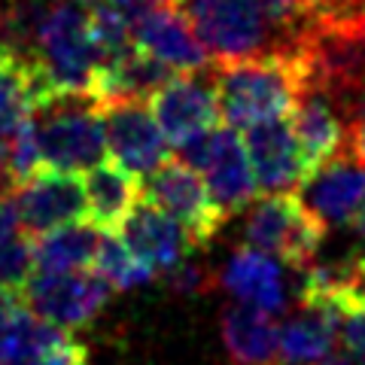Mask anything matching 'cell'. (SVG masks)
<instances>
[{
  "label": "cell",
  "instance_id": "cell-6",
  "mask_svg": "<svg viewBox=\"0 0 365 365\" xmlns=\"http://www.w3.org/2000/svg\"><path fill=\"white\" fill-rule=\"evenodd\" d=\"M177 158L204 177L210 198L225 213V220L253 207L259 186L253 168H250L244 140L235 128L220 125V128L182 143L177 150Z\"/></svg>",
  "mask_w": 365,
  "mask_h": 365
},
{
  "label": "cell",
  "instance_id": "cell-10",
  "mask_svg": "<svg viewBox=\"0 0 365 365\" xmlns=\"http://www.w3.org/2000/svg\"><path fill=\"white\" fill-rule=\"evenodd\" d=\"M107 131V153L113 162L125 168L131 177L146 180L165 162H170V143L158 131L153 113L143 101H119V104L101 107Z\"/></svg>",
  "mask_w": 365,
  "mask_h": 365
},
{
  "label": "cell",
  "instance_id": "cell-8",
  "mask_svg": "<svg viewBox=\"0 0 365 365\" xmlns=\"http://www.w3.org/2000/svg\"><path fill=\"white\" fill-rule=\"evenodd\" d=\"M140 195L143 201L155 204L158 210L174 216L189 232L195 247H207L225 222V213L210 198L204 177L189 165H182L180 158H170L155 174L146 177L140 182Z\"/></svg>",
  "mask_w": 365,
  "mask_h": 365
},
{
  "label": "cell",
  "instance_id": "cell-35",
  "mask_svg": "<svg viewBox=\"0 0 365 365\" xmlns=\"http://www.w3.org/2000/svg\"><path fill=\"white\" fill-rule=\"evenodd\" d=\"M319 365H365V353L350 350V347H335Z\"/></svg>",
  "mask_w": 365,
  "mask_h": 365
},
{
  "label": "cell",
  "instance_id": "cell-26",
  "mask_svg": "<svg viewBox=\"0 0 365 365\" xmlns=\"http://www.w3.org/2000/svg\"><path fill=\"white\" fill-rule=\"evenodd\" d=\"M34 271H37V256H34L31 235H19L0 244V295H21Z\"/></svg>",
  "mask_w": 365,
  "mask_h": 365
},
{
  "label": "cell",
  "instance_id": "cell-12",
  "mask_svg": "<svg viewBox=\"0 0 365 365\" xmlns=\"http://www.w3.org/2000/svg\"><path fill=\"white\" fill-rule=\"evenodd\" d=\"M131 28L137 49L153 55L174 73H204L210 67V55L177 0L131 19Z\"/></svg>",
  "mask_w": 365,
  "mask_h": 365
},
{
  "label": "cell",
  "instance_id": "cell-37",
  "mask_svg": "<svg viewBox=\"0 0 365 365\" xmlns=\"http://www.w3.org/2000/svg\"><path fill=\"white\" fill-rule=\"evenodd\" d=\"M353 228H356V235L365 241V198H362V204H359V210H356V216H353V222H350Z\"/></svg>",
  "mask_w": 365,
  "mask_h": 365
},
{
  "label": "cell",
  "instance_id": "cell-17",
  "mask_svg": "<svg viewBox=\"0 0 365 365\" xmlns=\"http://www.w3.org/2000/svg\"><path fill=\"white\" fill-rule=\"evenodd\" d=\"M341 319L332 304L299 302V311L280 323L277 365H319L335 350Z\"/></svg>",
  "mask_w": 365,
  "mask_h": 365
},
{
  "label": "cell",
  "instance_id": "cell-38",
  "mask_svg": "<svg viewBox=\"0 0 365 365\" xmlns=\"http://www.w3.org/2000/svg\"><path fill=\"white\" fill-rule=\"evenodd\" d=\"M177 4H182V0H177Z\"/></svg>",
  "mask_w": 365,
  "mask_h": 365
},
{
  "label": "cell",
  "instance_id": "cell-7",
  "mask_svg": "<svg viewBox=\"0 0 365 365\" xmlns=\"http://www.w3.org/2000/svg\"><path fill=\"white\" fill-rule=\"evenodd\" d=\"M110 283L98 271H34L28 280L21 302L31 314H37L46 323H52L61 332H73L95 319L113 299Z\"/></svg>",
  "mask_w": 365,
  "mask_h": 365
},
{
  "label": "cell",
  "instance_id": "cell-25",
  "mask_svg": "<svg viewBox=\"0 0 365 365\" xmlns=\"http://www.w3.org/2000/svg\"><path fill=\"white\" fill-rule=\"evenodd\" d=\"M91 25V40L101 55V67H107L113 61L125 58L128 52H134V28H131V16H125L122 9L113 4H101L98 9H91L88 16Z\"/></svg>",
  "mask_w": 365,
  "mask_h": 365
},
{
  "label": "cell",
  "instance_id": "cell-14",
  "mask_svg": "<svg viewBox=\"0 0 365 365\" xmlns=\"http://www.w3.org/2000/svg\"><path fill=\"white\" fill-rule=\"evenodd\" d=\"M122 244L131 250V256L146 265L153 274H168L174 271L180 262H186L192 256L189 232L182 228L174 216H168L165 210H158L150 201H137L134 210L125 216V222L119 225Z\"/></svg>",
  "mask_w": 365,
  "mask_h": 365
},
{
  "label": "cell",
  "instance_id": "cell-4",
  "mask_svg": "<svg viewBox=\"0 0 365 365\" xmlns=\"http://www.w3.org/2000/svg\"><path fill=\"white\" fill-rule=\"evenodd\" d=\"M31 122L37 131L43 168L61 174H88L107 162V131L91 95H49L34 101Z\"/></svg>",
  "mask_w": 365,
  "mask_h": 365
},
{
  "label": "cell",
  "instance_id": "cell-11",
  "mask_svg": "<svg viewBox=\"0 0 365 365\" xmlns=\"http://www.w3.org/2000/svg\"><path fill=\"white\" fill-rule=\"evenodd\" d=\"M13 201L19 207V220L25 235H49L55 228L86 222L88 204H86V182L79 174H61V170L43 168L37 177H31L25 186L13 192Z\"/></svg>",
  "mask_w": 365,
  "mask_h": 365
},
{
  "label": "cell",
  "instance_id": "cell-2",
  "mask_svg": "<svg viewBox=\"0 0 365 365\" xmlns=\"http://www.w3.org/2000/svg\"><path fill=\"white\" fill-rule=\"evenodd\" d=\"M220 113L228 128H253L262 122L289 119L304 91V73L295 55H265L213 67Z\"/></svg>",
  "mask_w": 365,
  "mask_h": 365
},
{
  "label": "cell",
  "instance_id": "cell-18",
  "mask_svg": "<svg viewBox=\"0 0 365 365\" xmlns=\"http://www.w3.org/2000/svg\"><path fill=\"white\" fill-rule=\"evenodd\" d=\"M289 125H292V134L302 146V155L311 174L317 168H323L326 162H332L338 153H344L347 122L323 91L304 88L289 116Z\"/></svg>",
  "mask_w": 365,
  "mask_h": 365
},
{
  "label": "cell",
  "instance_id": "cell-3",
  "mask_svg": "<svg viewBox=\"0 0 365 365\" xmlns=\"http://www.w3.org/2000/svg\"><path fill=\"white\" fill-rule=\"evenodd\" d=\"M88 16L83 6L49 4L37 37V67L31 71L34 101L49 95H91L101 55L91 40Z\"/></svg>",
  "mask_w": 365,
  "mask_h": 365
},
{
  "label": "cell",
  "instance_id": "cell-16",
  "mask_svg": "<svg viewBox=\"0 0 365 365\" xmlns=\"http://www.w3.org/2000/svg\"><path fill=\"white\" fill-rule=\"evenodd\" d=\"M220 287L237 299V304L256 307L265 314H280L289 304L287 280H283V265L277 259L259 253L253 247L235 250L220 274Z\"/></svg>",
  "mask_w": 365,
  "mask_h": 365
},
{
  "label": "cell",
  "instance_id": "cell-19",
  "mask_svg": "<svg viewBox=\"0 0 365 365\" xmlns=\"http://www.w3.org/2000/svg\"><path fill=\"white\" fill-rule=\"evenodd\" d=\"M174 76H180V73H174L162 61H155L153 55L134 49L125 55V58L101 67L95 76L91 98L98 101V107L119 104V101H146V98H153L158 88H165Z\"/></svg>",
  "mask_w": 365,
  "mask_h": 365
},
{
  "label": "cell",
  "instance_id": "cell-28",
  "mask_svg": "<svg viewBox=\"0 0 365 365\" xmlns=\"http://www.w3.org/2000/svg\"><path fill=\"white\" fill-rule=\"evenodd\" d=\"M86 362H88V350L83 344H76L73 338H67L58 347L28 353V356H16L4 365H86Z\"/></svg>",
  "mask_w": 365,
  "mask_h": 365
},
{
  "label": "cell",
  "instance_id": "cell-29",
  "mask_svg": "<svg viewBox=\"0 0 365 365\" xmlns=\"http://www.w3.org/2000/svg\"><path fill=\"white\" fill-rule=\"evenodd\" d=\"M21 307H25L21 295H0V365L13 356V329Z\"/></svg>",
  "mask_w": 365,
  "mask_h": 365
},
{
  "label": "cell",
  "instance_id": "cell-21",
  "mask_svg": "<svg viewBox=\"0 0 365 365\" xmlns=\"http://www.w3.org/2000/svg\"><path fill=\"white\" fill-rule=\"evenodd\" d=\"M137 201H140V180L119 168L113 158L86 174L88 222L98 225L101 232H119V225L134 210Z\"/></svg>",
  "mask_w": 365,
  "mask_h": 365
},
{
  "label": "cell",
  "instance_id": "cell-20",
  "mask_svg": "<svg viewBox=\"0 0 365 365\" xmlns=\"http://www.w3.org/2000/svg\"><path fill=\"white\" fill-rule=\"evenodd\" d=\"M222 344L235 365H277L280 323L265 311L228 304L220 319Z\"/></svg>",
  "mask_w": 365,
  "mask_h": 365
},
{
  "label": "cell",
  "instance_id": "cell-32",
  "mask_svg": "<svg viewBox=\"0 0 365 365\" xmlns=\"http://www.w3.org/2000/svg\"><path fill=\"white\" fill-rule=\"evenodd\" d=\"M19 235H25V228H21L16 201H13V195H0V244L13 241Z\"/></svg>",
  "mask_w": 365,
  "mask_h": 365
},
{
  "label": "cell",
  "instance_id": "cell-5",
  "mask_svg": "<svg viewBox=\"0 0 365 365\" xmlns=\"http://www.w3.org/2000/svg\"><path fill=\"white\" fill-rule=\"evenodd\" d=\"M326 241V225L302 204L295 192L253 201L244 220V247L277 259L280 265L311 268Z\"/></svg>",
  "mask_w": 365,
  "mask_h": 365
},
{
  "label": "cell",
  "instance_id": "cell-22",
  "mask_svg": "<svg viewBox=\"0 0 365 365\" xmlns=\"http://www.w3.org/2000/svg\"><path fill=\"white\" fill-rule=\"evenodd\" d=\"M101 228L91 222H73L55 228L49 235L34 237V256H37V271L61 274V271H88L95 268Z\"/></svg>",
  "mask_w": 365,
  "mask_h": 365
},
{
  "label": "cell",
  "instance_id": "cell-27",
  "mask_svg": "<svg viewBox=\"0 0 365 365\" xmlns=\"http://www.w3.org/2000/svg\"><path fill=\"white\" fill-rule=\"evenodd\" d=\"M165 283L174 295H204L220 283V277H213L207 265H201V262L186 259V262H180L174 271L165 274Z\"/></svg>",
  "mask_w": 365,
  "mask_h": 365
},
{
  "label": "cell",
  "instance_id": "cell-1",
  "mask_svg": "<svg viewBox=\"0 0 365 365\" xmlns=\"http://www.w3.org/2000/svg\"><path fill=\"white\" fill-rule=\"evenodd\" d=\"M180 6L216 64L299 55L314 25L299 0H182Z\"/></svg>",
  "mask_w": 365,
  "mask_h": 365
},
{
  "label": "cell",
  "instance_id": "cell-9",
  "mask_svg": "<svg viewBox=\"0 0 365 365\" xmlns=\"http://www.w3.org/2000/svg\"><path fill=\"white\" fill-rule=\"evenodd\" d=\"M150 101H153L150 113L158 125V131L165 134V140L174 150L222 125L220 98H216L210 71L180 73L165 88H158Z\"/></svg>",
  "mask_w": 365,
  "mask_h": 365
},
{
  "label": "cell",
  "instance_id": "cell-39",
  "mask_svg": "<svg viewBox=\"0 0 365 365\" xmlns=\"http://www.w3.org/2000/svg\"><path fill=\"white\" fill-rule=\"evenodd\" d=\"M0 4H4V0H0Z\"/></svg>",
  "mask_w": 365,
  "mask_h": 365
},
{
  "label": "cell",
  "instance_id": "cell-24",
  "mask_svg": "<svg viewBox=\"0 0 365 365\" xmlns=\"http://www.w3.org/2000/svg\"><path fill=\"white\" fill-rule=\"evenodd\" d=\"M101 277H104L113 289H122V292H131V289H140L146 287L155 274L140 265L131 250L122 244V237L116 232H104L101 235V247H98V259H95V268Z\"/></svg>",
  "mask_w": 365,
  "mask_h": 365
},
{
  "label": "cell",
  "instance_id": "cell-23",
  "mask_svg": "<svg viewBox=\"0 0 365 365\" xmlns=\"http://www.w3.org/2000/svg\"><path fill=\"white\" fill-rule=\"evenodd\" d=\"M34 88L31 71L0 55V137L13 140V134L31 119Z\"/></svg>",
  "mask_w": 365,
  "mask_h": 365
},
{
  "label": "cell",
  "instance_id": "cell-13",
  "mask_svg": "<svg viewBox=\"0 0 365 365\" xmlns=\"http://www.w3.org/2000/svg\"><path fill=\"white\" fill-rule=\"evenodd\" d=\"M244 150L253 168L256 186L268 195H280V192H295L302 182L311 177L307 162L302 155V146L292 134L289 119H274L262 122L244 131Z\"/></svg>",
  "mask_w": 365,
  "mask_h": 365
},
{
  "label": "cell",
  "instance_id": "cell-34",
  "mask_svg": "<svg viewBox=\"0 0 365 365\" xmlns=\"http://www.w3.org/2000/svg\"><path fill=\"white\" fill-rule=\"evenodd\" d=\"M116 9H122L125 16H143V13H150V9H158V6H165V4H174V0H110Z\"/></svg>",
  "mask_w": 365,
  "mask_h": 365
},
{
  "label": "cell",
  "instance_id": "cell-36",
  "mask_svg": "<svg viewBox=\"0 0 365 365\" xmlns=\"http://www.w3.org/2000/svg\"><path fill=\"white\" fill-rule=\"evenodd\" d=\"M46 4H71V6H83V9H98L101 4H104V0H46Z\"/></svg>",
  "mask_w": 365,
  "mask_h": 365
},
{
  "label": "cell",
  "instance_id": "cell-15",
  "mask_svg": "<svg viewBox=\"0 0 365 365\" xmlns=\"http://www.w3.org/2000/svg\"><path fill=\"white\" fill-rule=\"evenodd\" d=\"M299 198L326 228L350 225L365 198V165L347 150L302 182Z\"/></svg>",
  "mask_w": 365,
  "mask_h": 365
},
{
  "label": "cell",
  "instance_id": "cell-33",
  "mask_svg": "<svg viewBox=\"0 0 365 365\" xmlns=\"http://www.w3.org/2000/svg\"><path fill=\"white\" fill-rule=\"evenodd\" d=\"M344 150L350 155H356L359 162L365 165V113H356L353 119H347V140Z\"/></svg>",
  "mask_w": 365,
  "mask_h": 365
},
{
  "label": "cell",
  "instance_id": "cell-30",
  "mask_svg": "<svg viewBox=\"0 0 365 365\" xmlns=\"http://www.w3.org/2000/svg\"><path fill=\"white\" fill-rule=\"evenodd\" d=\"M299 4L311 13V19H332L353 13V9H365V0H299Z\"/></svg>",
  "mask_w": 365,
  "mask_h": 365
},
{
  "label": "cell",
  "instance_id": "cell-31",
  "mask_svg": "<svg viewBox=\"0 0 365 365\" xmlns=\"http://www.w3.org/2000/svg\"><path fill=\"white\" fill-rule=\"evenodd\" d=\"M338 335H341V347L365 353V307H359V311H353V314L344 317Z\"/></svg>",
  "mask_w": 365,
  "mask_h": 365
}]
</instances>
